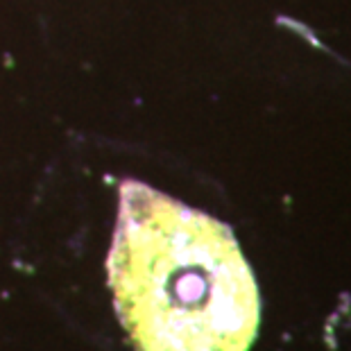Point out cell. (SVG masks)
<instances>
[{"label":"cell","mask_w":351,"mask_h":351,"mask_svg":"<svg viewBox=\"0 0 351 351\" xmlns=\"http://www.w3.org/2000/svg\"><path fill=\"white\" fill-rule=\"evenodd\" d=\"M109 286L136 351H247L256 338V283L229 227L145 184L121 186Z\"/></svg>","instance_id":"obj_1"}]
</instances>
